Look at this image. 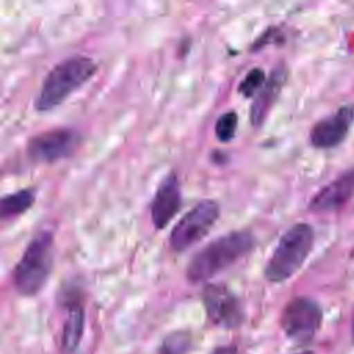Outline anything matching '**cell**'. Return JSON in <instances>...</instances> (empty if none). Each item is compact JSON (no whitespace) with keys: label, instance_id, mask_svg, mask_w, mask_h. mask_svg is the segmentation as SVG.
<instances>
[{"label":"cell","instance_id":"1","mask_svg":"<svg viewBox=\"0 0 354 354\" xmlns=\"http://www.w3.org/2000/svg\"><path fill=\"white\" fill-rule=\"evenodd\" d=\"M253 246L254 238L245 230L231 231L218 236L191 257L187 264L185 277L191 283L209 281L248 256Z\"/></svg>","mask_w":354,"mask_h":354},{"label":"cell","instance_id":"2","mask_svg":"<svg viewBox=\"0 0 354 354\" xmlns=\"http://www.w3.org/2000/svg\"><path fill=\"white\" fill-rule=\"evenodd\" d=\"M95 72L97 64L84 55H73L58 62L44 77L35 100V109L47 112L61 105L73 91L90 80Z\"/></svg>","mask_w":354,"mask_h":354},{"label":"cell","instance_id":"3","mask_svg":"<svg viewBox=\"0 0 354 354\" xmlns=\"http://www.w3.org/2000/svg\"><path fill=\"white\" fill-rule=\"evenodd\" d=\"M314 239L315 232L308 223H296L288 228L264 266V278L272 283L292 278L310 256Z\"/></svg>","mask_w":354,"mask_h":354},{"label":"cell","instance_id":"4","mask_svg":"<svg viewBox=\"0 0 354 354\" xmlns=\"http://www.w3.org/2000/svg\"><path fill=\"white\" fill-rule=\"evenodd\" d=\"M54 239L50 231H40L26 246L12 270V286L18 295L36 296L46 285L54 261Z\"/></svg>","mask_w":354,"mask_h":354},{"label":"cell","instance_id":"5","mask_svg":"<svg viewBox=\"0 0 354 354\" xmlns=\"http://www.w3.org/2000/svg\"><path fill=\"white\" fill-rule=\"evenodd\" d=\"M220 216V207L216 201L203 199L185 213L169 236L170 249L176 253L185 252L202 241L216 224Z\"/></svg>","mask_w":354,"mask_h":354},{"label":"cell","instance_id":"6","mask_svg":"<svg viewBox=\"0 0 354 354\" xmlns=\"http://www.w3.org/2000/svg\"><path fill=\"white\" fill-rule=\"evenodd\" d=\"M324 318L319 303L307 296L293 297L281 314V328L285 335L300 344L308 343L317 335Z\"/></svg>","mask_w":354,"mask_h":354},{"label":"cell","instance_id":"7","mask_svg":"<svg viewBox=\"0 0 354 354\" xmlns=\"http://www.w3.org/2000/svg\"><path fill=\"white\" fill-rule=\"evenodd\" d=\"M82 142L80 134L68 127L46 130L29 138L26 155L36 163H55L72 156Z\"/></svg>","mask_w":354,"mask_h":354},{"label":"cell","instance_id":"8","mask_svg":"<svg viewBox=\"0 0 354 354\" xmlns=\"http://www.w3.org/2000/svg\"><path fill=\"white\" fill-rule=\"evenodd\" d=\"M202 303L207 318L217 326L234 329L243 321L241 303L225 285H206L202 290Z\"/></svg>","mask_w":354,"mask_h":354},{"label":"cell","instance_id":"9","mask_svg":"<svg viewBox=\"0 0 354 354\" xmlns=\"http://www.w3.org/2000/svg\"><path fill=\"white\" fill-rule=\"evenodd\" d=\"M353 124L354 102H347L314 123L308 134L310 144L317 149L336 148L347 138Z\"/></svg>","mask_w":354,"mask_h":354},{"label":"cell","instance_id":"10","mask_svg":"<svg viewBox=\"0 0 354 354\" xmlns=\"http://www.w3.org/2000/svg\"><path fill=\"white\" fill-rule=\"evenodd\" d=\"M354 198V167L324 185L308 202L313 213H332L343 209Z\"/></svg>","mask_w":354,"mask_h":354},{"label":"cell","instance_id":"11","mask_svg":"<svg viewBox=\"0 0 354 354\" xmlns=\"http://www.w3.org/2000/svg\"><path fill=\"white\" fill-rule=\"evenodd\" d=\"M181 207V188L178 177L169 173L159 183L151 203V220L156 230H163Z\"/></svg>","mask_w":354,"mask_h":354},{"label":"cell","instance_id":"12","mask_svg":"<svg viewBox=\"0 0 354 354\" xmlns=\"http://www.w3.org/2000/svg\"><path fill=\"white\" fill-rule=\"evenodd\" d=\"M288 75L289 71L283 64L275 66L268 75L263 88L257 93L250 106V123L253 127H260L264 123L288 80Z\"/></svg>","mask_w":354,"mask_h":354},{"label":"cell","instance_id":"13","mask_svg":"<svg viewBox=\"0 0 354 354\" xmlns=\"http://www.w3.org/2000/svg\"><path fill=\"white\" fill-rule=\"evenodd\" d=\"M84 330V310L82 306H73L69 310L66 321L64 324L61 346L65 353H73L83 336Z\"/></svg>","mask_w":354,"mask_h":354},{"label":"cell","instance_id":"14","mask_svg":"<svg viewBox=\"0 0 354 354\" xmlns=\"http://www.w3.org/2000/svg\"><path fill=\"white\" fill-rule=\"evenodd\" d=\"M36 201L35 189L24 188L12 194H7L0 199V216L1 220L14 218L28 212Z\"/></svg>","mask_w":354,"mask_h":354},{"label":"cell","instance_id":"15","mask_svg":"<svg viewBox=\"0 0 354 354\" xmlns=\"http://www.w3.org/2000/svg\"><path fill=\"white\" fill-rule=\"evenodd\" d=\"M191 347V335L185 330H176L169 333L160 347V354H185Z\"/></svg>","mask_w":354,"mask_h":354},{"label":"cell","instance_id":"16","mask_svg":"<svg viewBox=\"0 0 354 354\" xmlns=\"http://www.w3.org/2000/svg\"><path fill=\"white\" fill-rule=\"evenodd\" d=\"M238 127V115L234 109L224 112L218 116L214 124L216 138L221 142H230L235 137V131Z\"/></svg>","mask_w":354,"mask_h":354},{"label":"cell","instance_id":"17","mask_svg":"<svg viewBox=\"0 0 354 354\" xmlns=\"http://www.w3.org/2000/svg\"><path fill=\"white\" fill-rule=\"evenodd\" d=\"M266 72L261 68H252L238 86V93L246 98L257 95L266 83Z\"/></svg>","mask_w":354,"mask_h":354},{"label":"cell","instance_id":"18","mask_svg":"<svg viewBox=\"0 0 354 354\" xmlns=\"http://www.w3.org/2000/svg\"><path fill=\"white\" fill-rule=\"evenodd\" d=\"M285 41V35L279 28L271 26L267 30H264L252 44V51L261 50L266 46L270 44H282Z\"/></svg>","mask_w":354,"mask_h":354},{"label":"cell","instance_id":"19","mask_svg":"<svg viewBox=\"0 0 354 354\" xmlns=\"http://www.w3.org/2000/svg\"><path fill=\"white\" fill-rule=\"evenodd\" d=\"M210 354H238V350L232 344H224V346L214 347Z\"/></svg>","mask_w":354,"mask_h":354},{"label":"cell","instance_id":"20","mask_svg":"<svg viewBox=\"0 0 354 354\" xmlns=\"http://www.w3.org/2000/svg\"><path fill=\"white\" fill-rule=\"evenodd\" d=\"M351 337L354 342V314H353V322H351Z\"/></svg>","mask_w":354,"mask_h":354},{"label":"cell","instance_id":"21","mask_svg":"<svg viewBox=\"0 0 354 354\" xmlns=\"http://www.w3.org/2000/svg\"><path fill=\"white\" fill-rule=\"evenodd\" d=\"M296 354H314V353L310 351V350H306V351H300V353H296Z\"/></svg>","mask_w":354,"mask_h":354}]
</instances>
